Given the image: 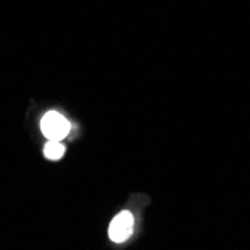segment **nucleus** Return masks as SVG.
<instances>
[{
    "instance_id": "obj_1",
    "label": "nucleus",
    "mask_w": 250,
    "mask_h": 250,
    "mask_svg": "<svg viewBox=\"0 0 250 250\" xmlns=\"http://www.w3.org/2000/svg\"><path fill=\"white\" fill-rule=\"evenodd\" d=\"M41 129L42 133L47 136L48 141H62L64 136L69 133L71 125L63 116H60L59 112H48L45 114L42 122H41Z\"/></svg>"
},
{
    "instance_id": "obj_2",
    "label": "nucleus",
    "mask_w": 250,
    "mask_h": 250,
    "mask_svg": "<svg viewBox=\"0 0 250 250\" xmlns=\"http://www.w3.org/2000/svg\"><path fill=\"white\" fill-rule=\"evenodd\" d=\"M133 216L129 211H122L120 214H117L114 219H112L111 225H109V238L114 243H125L133 231Z\"/></svg>"
},
{
    "instance_id": "obj_3",
    "label": "nucleus",
    "mask_w": 250,
    "mask_h": 250,
    "mask_svg": "<svg viewBox=\"0 0 250 250\" xmlns=\"http://www.w3.org/2000/svg\"><path fill=\"white\" fill-rule=\"evenodd\" d=\"M43 154L51 161H57L64 154V146L60 141H48L43 148Z\"/></svg>"
}]
</instances>
